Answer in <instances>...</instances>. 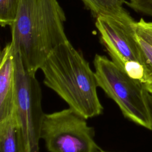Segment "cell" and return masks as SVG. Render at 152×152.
<instances>
[{"label": "cell", "mask_w": 152, "mask_h": 152, "mask_svg": "<svg viewBox=\"0 0 152 152\" xmlns=\"http://www.w3.org/2000/svg\"><path fill=\"white\" fill-rule=\"evenodd\" d=\"M65 21L58 0H20L11 42L28 72L35 75L54 49L68 41Z\"/></svg>", "instance_id": "6da1fadb"}, {"label": "cell", "mask_w": 152, "mask_h": 152, "mask_svg": "<svg viewBox=\"0 0 152 152\" xmlns=\"http://www.w3.org/2000/svg\"><path fill=\"white\" fill-rule=\"evenodd\" d=\"M40 69L44 75V84L69 108L86 119L102 113L95 72L69 41L56 47Z\"/></svg>", "instance_id": "7a4b0ae2"}, {"label": "cell", "mask_w": 152, "mask_h": 152, "mask_svg": "<svg viewBox=\"0 0 152 152\" xmlns=\"http://www.w3.org/2000/svg\"><path fill=\"white\" fill-rule=\"evenodd\" d=\"M93 64L98 87L118 104L124 116L151 130L144 84L131 78L106 56L96 55Z\"/></svg>", "instance_id": "3957f363"}, {"label": "cell", "mask_w": 152, "mask_h": 152, "mask_svg": "<svg viewBox=\"0 0 152 152\" xmlns=\"http://www.w3.org/2000/svg\"><path fill=\"white\" fill-rule=\"evenodd\" d=\"M15 52V51H14ZM15 94L13 116L20 138L21 152H40L39 141L45 114L42 91L35 75L24 67L19 53L15 52Z\"/></svg>", "instance_id": "277c9868"}, {"label": "cell", "mask_w": 152, "mask_h": 152, "mask_svg": "<svg viewBox=\"0 0 152 152\" xmlns=\"http://www.w3.org/2000/svg\"><path fill=\"white\" fill-rule=\"evenodd\" d=\"M93 128L71 108L45 113L41 139L49 152H97Z\"/></svg>", "instance_id": "5b68a950"}, {"label": "cell", "mask_w": 152, "mask_h": 152, "mask_svg": "<svg viewBox=\"0 0 152 152\" xmlns=\"http://www.w3.org/2000/svg\"><path fill=\"white\" fill-rule=\"evenodd\" d=\"M135 21L126 11L118 15L96 17V26L111 60L121 69L124 64L135 61L142 65L141 48L136 39Z\"/></svg>", "instance_id": "8992f818"}, {"label": "cell", "mask_w": 152, "mask_h": 152, "mask_svg": "<svg viewBox=\"0 0 152 152\" xmlns=\"http://www.w3.org/2000/svg\"><path fill=\"white\" fill-rule=\"evenodd\" d=\"M15 94V52L11 42L1 53L0 62V123L13 116Z\"/></svg>", "instance_id": "52a82bcc"}, {"label": "cell", "mask_w": 152, "mask_h": 152, "mask_svg": "<svg viewBox=\"0 0 152 152\" xmlns=\"http://www.w3.org/2000/svg\"><path fill=\"white\" fill-rule=\"evenodd\" d=\"M0 152H21L19 134L14 116L0 123Z\"/></svg>", "instance_id": "ba28073f"}, {"label": "cell", "mask_w": 152, "mask_h": 152, "mask_svg": "<svg viewBox=\"0 0 152 152\" xmlns=\"http://www.w3.org/2000/svg\"><path fill=\"white\" fill-rule=\"evenodd\" d=\"M94 17L103 15H118L126 10L123 7L126 0H82Z\"/></svg>", "instance_id": "9c48e42d"}, {"label": "cell", "mask_w": 152, "mask_h": 152, "mask_svg": "<svg viewBox=\"0 0 152 152\" xmlns=\"http://www.w3.org/2000/svg\"><path fill=\"white\" fill-rule=\"evenodd\" d=\"M20 0H0V24L11 26L16 19Z\"/></svg>", "instance_id": "30bf717a"}, {"label": "cell", "mask_w": 152, "mask_h": 152, "mask_svg": "<svg viewBox=\"0 0 152 152\" xmlns=\"http://www.w3.org/2000/svg\"><path fill=\"white\" fill-rule=\"evenodd\" d=\"M122 69L131 78L143 82L144 68L140 62L135 61H127L124 64Z\"/></svg>", "instance_id": "8fae6325"}, {"label": "cell", "mask_w": 152, "mask_h": 152, "mask_svg": "<svg viewBox=\"0 0 152 152\" xmlns=\"http://www.w3.org/2000/svg\"><path fill=\"white\" fill-rule=\"evenodd\" d=\"M125 4L137 12L152 17V0H128Z\"/></svg>", "instance_id": "7c38bea8"}, {"label": "cell", "mask_w": 152, "mask_h": 152, "mask_svg": "<svg viewBox=\"0 0 152 152\" xmlns=\"http://www.w3.org/2000/svg\"><path fill=\"white\" fill-rule=\"evenodd\" d=\"M145 97L150 121L152 125V93L148 92L145 90Z\"/></svg>", "instance_id": "4fadbf2b"}, {"label": "cell", "mask_w": 152, "mask_h": 152, "mask_svg": "<svg viewBox=\"0 0 152 152\" xmlns=\"http://www.w3.org/2000/svg\"><path fill=\"white\" fill-rule=\"evenodd\" d=\"M97 152H109V151H103V150H99Z\"/></svg>", "instance_id": "5bb4252c"}]
</instances>
